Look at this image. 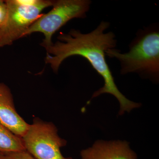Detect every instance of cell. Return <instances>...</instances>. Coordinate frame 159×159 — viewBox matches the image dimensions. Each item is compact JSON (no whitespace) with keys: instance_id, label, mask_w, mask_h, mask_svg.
Instances as JSON below:
<instances>
[{"instance_id":"6da1fadb","label":"cell","mask_w":159,"mask_h":159,"mask_svg":"<svg viewBox=\"0 0 159 159\" xmlns=\"http://www.w3.org/2000/svg\"><path fill=\"white\" fill-rule=\"evenodd\" d=\"M110 26V23L102 21L89 33H82L80 30L73 29L68 33H60L57 37L58 41L45 48L48 53L45 62L57 73L60 66L68 57L75 55L84 57L104 81V85L94 92L90 100L103 94L112 95L119 102V116H122L125 112H130L142 104L131 101L120 92L107 62L106 51L116 48L117 46L115 33L106 32Z\"/></svg>"},{"instance_id":"7a4b0ae2","label":"cell","mask_w":159,"mask_h":159,"mask_svg":"<svg viewBox=\"0 0 159 159\" xmlns=\"http://www.w3.org/2000/svg\"><path fill=\"white\" fill-rule=\"evenodd\" d=\"M105 55L120 62V73L138 74L144 79L157 83L159 80V27L152 24L137 31L125 53L109 49Z\"/></svg>"},{"instance_id":"3957f363","label":"cell","mask_w":159,"mask_h":159,"mask_svg":"<svg viewBox=\"0 0 159 159\" xmlns=\"http://www.w3.org/2000/svg\"><path fill=\"white\" fill-rule=\"evenodd\" d=\"M6 22L0 29V48L11 45L24 37L28 29L42 15L46 8L52 6L54 1L6 0Z\"/></svg>"},{"instance_id":"277c9868","label":"cell","mask_w":159,"mask_h":159,"mask_svg":"<svg viewBox=\"0 0 159 159\" xmlns=\"http://www.w3.org/2000/svg\"><path fill=\"white\" fill-rule=\"evenodd\" d=\"M91 4L90 0L54 1L51 11L42 14L25 32L24 37L34 32L43 33L44 39L41 45L46 48L53 43V34L68 22L74 18L86 17Z\"/></svg>"},{"instance_id":"5b68a950","label":"cell","mask_w":159,"mask_h":159,"mask_svg":"<svg viewBox=\"0 0 159 159\" xmlns=\"http://www.w3.org/2000/svg\"><path fill=\"white\" fill-rule=\"evenodd\" d=\"M22 139L25 150L36 159H73L61 153L67 142L59 136L52 122L34 119Z\"/></svg>"},{"instance_id":"8992f818","label":"cell","mask_w":159,"mask_h":159,"mask_svg":"<svg viewBox=\"0 0 159 159\" xmlns=\"http://www.w3.org/2000/svg\"><path fill=\"white\" fill-rule=\"evenodd\" d=\"M81 159H138L127 141L97 140L80 152Z\"/></svg>"},{"instance_id":"52a82bcc","label":"cell","mask_w":159,"mask_h":159,"mask_svg":"<svg viewBox=\"0 0 159 159\" xmlns=\"http://www.w3.org/2000/svg\"><path fill=\"white\" fill-rule=\"evenodd\" d=\"M0 122L15 134L22 138L29 124L18 113L9 88L0 83Z\"/></svg>"},{"instance_id":"ba28073f","label":"cell","mask_w":159,"mask_h":159,"mask_svg":"<svg viewBox=\"0 0 159 159\" xmlns=\"http://www.w3.org/2000/svg\"><path fill=\"white\" fill-rule=\"evenodd\" d=\"M25 150L21 138L11 132L0 122V152H11Z\"/></svg>"},{"instance_id":"9c48e42d","label":"cell","mask_w":159,"mask_h":159,"mask_svg":"<svg viewBox=\"0 0 159 159\" xmlns=\"http://www.w3.org/2000/svg\"><path fill=\"white\" fill-rule=\"evenodd\" d=\"M2 159H36L26 150L3 152Z\"/></svg>"},{"instance_id":"30bf717a","label":"cell","mask_w":159,"mask_h":159,"mask_svg":"<svg viewBox=\"0 0 159 159\" xmlns=\"http://www.w3.org/2000/svg\"><path fill=\"white\" fill-rule=\"evenodd\" d=\"M7 15V6L6 1L0 0V29L6 22Z\"/></svg>"},{"instance_id":"8fae6325","label":"cell","mask_w":159,"mask_h":159,"mask_svg":"<svg viewBox=\"0 0 159 159\" xmlns=\"http://www.w3.org/2000/svg\"><path fill=\"white\" fill-rule=\"evenodd\" d=\"M3 156V152H0V159H2Z\"/></svg>"}]
</instances>
